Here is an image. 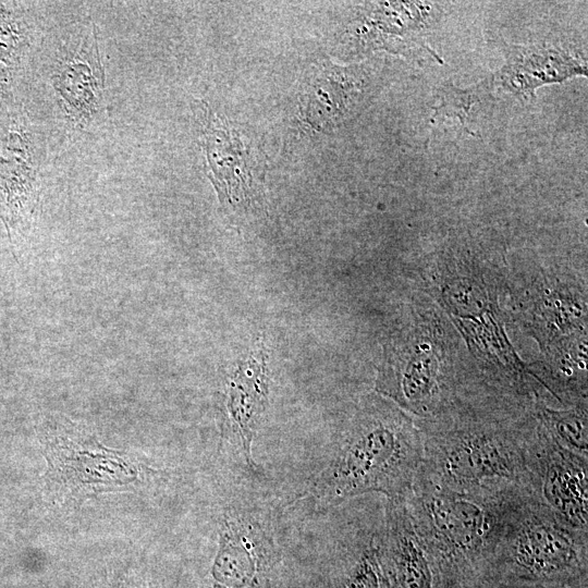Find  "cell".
Masks as SVG:
<instances>
[{"instance_id":"6da1fadb","label":"cell","mask_w":588,"mask_h":588,"mask_svg":"<svg viewBox=\"0 0 588 588\" xmlns=\"http://www.w3.org/2000/svg\"><path fill=\"white\" fill-rule=\"evenodd\" d=\"M506 274L500 253L466 240L427 254L413 277L418 292L443 310L461 335L474 369L471 390L535 403L550 393L507 336Z\"/></svg>"},{"instance_id":"7a4b0ae2","label":"cell","mask_w":588,"mask_h":588,"mask_svg":"<svg viewBox=\"0 0 588 588\" xmlns=\"http://www.w3.org/2000/svg\"><path fill=\"white\" fill-rule=\"evenodd\" d=\"M535 406L470 392L439 415L416 420L424 448L418 475L462 493L534 495L529 448Z\"/></svg>"},{"instance_id":"3957f363","label":"cell","mask_w":588,"mask_h":588,"mask_svg":"<svg viewBox=\"0 0 588 588\" xmlns=\"http://www.w3.org/2000/svg\"><path fill=\"white\" fill-rule=\"evenodd\" d=\"M504 306L539 346L536 378L561 405L587 404L586 279L562 266L507 265Z\"/></svg>"},{"instance_id":"277c9868","label":"cell","mask_w":588,"mask_h":588,"mask_svg":"<svg viewBox=\"0 0 588 588\" xmlns=\"http://www.w3.org/2000/svg\"><path fill=\"white\" fill-rule=\"evenodd\" d=\"M473 379L461 335L443 310L418 292L385 333L376 391L420 420L445 411Z\"/></svg>"},{"instance_id":"5b68a950","label":"cell","mask_w":588,"mask_h":588,"mask_svg":"<svg viewBox=\"0 0 588 588\" xmlns=\"http://www.w3.org/2000/svg\"><path fill=\"white\" fill-rule=\"evenodd\" d=\"M416 420L380 394L367 395L348 420L319 488L327 501L379 492L402 499L422 463Z\"/></svg>"},{"instance_id":"8992f818","label":"cell","mask_w":588,"mask_h":588,"mask_svg":"<svg viewBox=\"0 0 588 588\" xmlns=\"http://www.w3.org/2000/svg\"><path fill=\"white\" fill-rule=\"evenodd\" d=\"M525 492L462 493L417 476L403 498L444 588H475L490 579L506 513Z\"/></svg>"},{"instance_id":"52a82bcc","label":"cell","mask_w":588,"mask_h":588,"mask_svg":"<svg viewBox=\"0 0 588 588\" xmlns=\"http://www.w3.org/2000/svg\"><path fill=\"white\" fill-rule=\"evenodd\" d=\"M490 579L524 584L588 581V534L560 520L531 494L510 506Z\"/></svg>"},{"instance_id":"ba28073f","label":"cell","mask_w":588,"mask_h":588,"mask_svg":"<svg viewBox=\"0 0 588 588\" xmlns=\"http://www.w3.org/2000/svg\"><path fill=\"white\" fill-rule=\"evenodd\" d=\"M47 85L65 127L82 133L106 110V73L98 32L90 20L71 25L47 59Z\"/></svg>"},{"instance_id":"9c48e42d","label":"cell","mask_w":588,"mask_h":588,"mask_svg":"<svg viewBox=\"0 0 588 588\" xmlns=\"http://www.w3.org/2000/svg\"><path fill=\"white\" fill-rule=\"evenodd\" d=\"M529 469L534 497L564 524L588 534V458L556 443L538 419Z\"/></svg>"},{"instance_id":"30bf717a","label":"cell","mask_w":588,"mask_h":588,"mask_svg":"<svg viewBox=\"0 0 588 588\" xmlns=\"http://www.w3.org/2000/svg\"><path fill=\"white\" fill-rule=\"evenodd\" d=\"M503 54V64L489 76L491 88L522 103L532 101L543 86L588 74L586 52L567 44H505Z\"/></svg>"},{"instance_id":"8fae6325","label":"cell","mask_w":588,"mask_h":588,"mask_svg":"<svg viewBox=\"0 0 588 588\" xmlns=\"http://www.w3.org/2000/svg\"><path fill=\"white\" fill-rule=\"evenodd\" d=\"M380 551L390 588H444L404 499H388Z\"/></svg>"},{"instance_id":"7c38bea8","label":"cell","mask_w":588,"mask_h":588,"mask_svg":"<svg viewBox=\"0 0 588 588\" xmlns=\"http://www.w3.org/2000/svg\"><path fill=\"white\" fill-rule=\"evenodd\" d=\"M193 111L211 180L220 199L226 204L248 200L252 174L238 137L229 132L206 102L194 101Z\"/></svg>"},{"instance_id":"4fadbf2b","label":"cell","mask_w":588,"mask_h":588,"mask_svg":"<svg viewBox=\"0 0 588 588\" xmlns=\"http://www.w3.org/2000/svg\"><path fill=\"white\" fill-rule=\"evenodd\" d=\"M381 527L359 532L301 588H390L380 551Z\"/></svg>"},{"instance_id":"5bb4252c","label":"cell","mask_w":588,"mask_h":588,"mask_svg":"<svg viewBox=\"0 0 588 588\" xmlns=\"http://www.w3.org/2000/svg\"><path fill=\"white\" fill-rule=\"evenodd\" d=\"M267 395L266 355L259 350L238 363L225 393L226 412L240 433L248 462H252V442Z\"/></svg>"},{"instance_id":"9a60e30c","label":"cell","mask_w":588,"mask_h":588,"mask_svg":"<svg viewBox=\"0 0 588 588\" xmlns=\"http://www.w3.org/2000/svg\"><path fill=\"white\" fill-rule=\"evenodd\" d=\"M534 413L556 443L588 458V405L554 407L549 403L539 402Z\"/></svg>"},{"instance_id":"2e32d148","label":"cell","mask_w":588,"mask_h":588,"mask_svg":"<svg viewBox=\"0 0 588 588\" xmlns=\"http://www.w3.org/2000/svg\"><path fill=\"white\" fill-rule=\"evenodd\" d=\"M475 588H588V581L576 584H524L489 579Z\"/></svg>"}]
</instances>
